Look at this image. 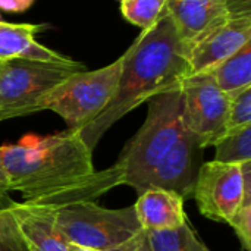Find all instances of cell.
Returning a JSON list of instances; mask_svg holds the SVG:
<instances>
[{
    "mask_svg": "<svg viewBox=\"0 0 251 251\" xmlns=\"http://www.w3.org/2000/svg\"><path fill=\"white\" fill-rule=\"evenodd\" d=\"M10 187H9V181L6 176V172L3 169L1 160H0V209H7L13 200L10 199Z\"/></svg>",
    "mask_w": 251,
    "mask_h": 251,
    "instance_id": "24",
    "label": "cell"
},
{
    "mask_svg": "<svg viewBox=\"0 0 251 251\" xmlns=\"http://www.w3.org/2000/svg\"><path fill=\"white\" fill-rule=\"evenodd\" d=\"M38 24H9L0 21V62L31 59L41 62H68L69 57L40 44L35 35L43 29Z\"/></svg>",
    "mask_w": 251,
    "mask_h": 251,
    "instance_id": "14",
    "label": "cell"
},
{
    "mask_svg": "<svg viewBox=\"0 0 251 251\" xmlns=\"http://www.w3.org/2000/svg\"><path fill=\"white\" fill-rule=\"evenodd\" d=\"M0 160L10 191L21 193L24 203L53 210L94 201L124 184L116 163L94 171L93 150L75 129L28 134L15 144L0 146Z\"/></svg>",
    "mask_w": 251,
    "mask_h": 251,
    "instance_id": "1",
    "label": "cell"
},
{
    "mask_svg": "<svg viewBox=\"0 0 251 251\" xmlns=\"http://www.w3.org/2000/svg\"><path fill=\"white\" fill-rule=\"evenodd\" d=\"M66 251H99V250H94V249H88V247H82V246H78V244L68 243V249H66Z\"/></svg>",
    "mask_w": 251,
    "mask_h": 251,
    "instance_id": "27",
    "label": "cell"
},
{
    "mask_svg": "<svg viewBox=\"0 0 251 251\" xmlns=\"http://www.w3.org/2000/svg\"><path fill=\"white\" fill-rule=\"evenodd\" d=\"M134 210L140 226L146 232L176 229L188 219L184 210V199L174 191L147 188L140 193Z\"/></svg>",
    "mask_w": 251,
    "mask_h": 251,
    "instance_id": "13",
    "label": "cell"
},
{
    "mask_svg": "<svg viewBox=\"0 0 251 251\" xmlns=\"http://www.w3.org/2000/svg\"><path fill=\"white\" fill-rule=\"evenodd\" d=\"M229 96V106L225 124V134L251 126V87L234 91Z\"/></svg>",
    "mask_w": 251,
    "mask_h": 251,
    "instance_id": "19",
    "label": "cell"
},
{
    "mask_svg": "<svg viewBox=\"0 0 251 251\" xmlns=\"http://www.w3.org/2000/svg\"><path fill=\"white\" fill-rule=\"evenodd\" d=\"M251 43L250 18H229L204 37L188 54L190 75L206 74Z\"/></svg>",
    "mask_w": 251,
    "mask_h": 251,
    "instance_id": "11",
    "label": "cell"
},
{
    "mask_svg": "<svg viewBox=\"0 0 251 251\" xmlns=\"http://www.w3.org/2000/svg\"><path fill=\"white\" fill-rule=\"evenodd\" d=\"M0 251H28L21 237L0 240Z\"/></svg>",
    "mask_w": 251,
    "mask_h": 251,
    "instance_id": "26",
    "label": "cell"
},
{
    "mask_svg": "<svg viewBox=\"0 0 251 251\" xmlns=\"http://www.w3.org/2000/svg\"><path fill=\"white\" fill-rule=\"evenodd\" d=\"M153 251H210L196 235L188 221L176 229L147 232Z\"/></svg>",
    "mask_w": 251,
    "mask_h": 251,
    "instance_id": "16",
    "label": "cell"
},
{
    "mask_svg": "<svg viewBox=\"0 0 251 251\" xmlns=\"http://www.w3.org/2000/svg\"><path fill=\"white\" fill-rule=\"evenodd\" d=\"M9 209L28 251H66L68 241L56 225L53 209L16 201Z\"/></svg>",
    "mask_w": 251,
    "mask_h": 251,
    "instance_id": "12",
    "label": "cell"
},
{
    "mask_svg": "<svg viewBox=\"0 0 251 251\" xmlns=\"http://www.w3.org/2000/svg\"><path fill=\"white\" fill-rule=\"evenodd\" d=\"M118 1H124V0H118Z\"/></svg>",
    "mask_w": 251,
    "mask_h": 251,
    "instance_id": "28",
    "label": "cell"
},
{
    "mask_svg": "<svg viewBox=\"0 0 251 251\" xmlns=\"http://www.w3.org/2000/svg\"><path fill=\"white\" fill-rule=\"evenodd\" d=\"M206 74L226 94L251 87V43Z\"/></svg>",
    "mask_w": 251,
    "mask_h": 251,
    "instance_id": "15",
    "label": "cell"
},
{
    "mask_svg": "<svg viewBox=\"0 0 251 251\" xmlns=\"http://www.w3.org/2000/svg\"><path fill=\"white\" fill-rule=\"evenodd\" d=\"M121 13L132 25L147 29L166 13V0H124Z\"/></svg>",
    "mask_w": 251,
    "mask_h": 251,
    "instance_id": "18",
    "label": "cell"
},
{
    "mask_svg": "<svg viewBox=\"0 0 251 251\" xmlns=\"http://www.w3.org/2000/svg\"><path fill=\"white\" fill-rule=\"evenodd\" d=\"M113 251H153V249H151V244L149 241L147 232L141 231L134 238H131L124 246H121L119 249Z\"/></svg>",
    "mask_w": 251,
    "mask_h": 251,
    "instance_id": "23",
    "label": "cell"
},
{
    "mask_svg": "<svg viewBox=\"0 0 251 251\" xmlns=\"http://www.w3.org/2000/svg\"><path fill=\"white\" fill-rule=\"evenodd\" d=\"M215 162L241 165L251 160V126L225 134L215 143Z\"/></svg>",
    "mask_w": 251,
    "mask_h": 251,
    "instance_id": "17",
    "label": "cell"
},
{
    "mask_svg": "<svg viewBox=\"0 0 251 251\" xmlns=\"http://www.w3.org/2000/svg\"><path fill=\"white\" fill-rule=\"evenodd\" d=\"M34 0H0V10L7 13H21L31 7Z\"/></svg>",
    "mask_w": 251,
    "mask_h": 251,
    "instance_id": "25",
    "label": "cell"
},
{
    "mask_svg": "<svg viewBox=\"0 0 251 251\" xmlns=\"http://www.w3.org/2000/svg\"><path fill=\"white\" fill-rule=\"evenodd\" d=\"M85 66L75 62L12 59L0 66V122L37 112V103L57 84Z\"/></svg>",
    "mask_w": 251,
    "mask_h": 251,
    "instance_id": "6",
    "label": "cell"
},
{
    "mask_svg": "<svg viewBox=\"0 0 251 251\" xmlns=\"http://www.w3.org/2000/svg\"><path fill=\"white\" fill-rule=\"evenodd\" d=\"M56 225L68 243L99 251H113L141 232L134 206L106 209L94 201L54 210Z\"/></svg>",
    "mask_w": 251,
    "mask_h": 251,
    "instance_id": "5",
    "label": "cell"
},
{
    "mask_svg": "<svg viewBox=\"0 0 251 251\" xmlns=\"http://www.w3.org/2000/svg\"><path fill=\"white\" fill-rule=\"evenodd\" d=\"M249 194L251 160L241 165L212 160L197 171L193 197L200 213L213 222L229 224Z\"/></svg>",
    "mask_w": 251,
    "mask_h": 251,
    "instance_id": "7",
    "label": "cell"
},
{
    "mask_svg": "<svg viewBox=\"0 0 251 251\" xmlns=\"http://www.w3.org/2000/svg\"><path fill=\"white\" fill-rule=\"evenodd\" d=\"M228 225L234 228L244 250L251 251V194L246 196L238 212Z\"/></svg>",
    "mask_w": 251,
    "mask_h": 251,
    "instance_id": "20",
    "label": "cell"
},
{
    "mask_svg": "<svg viewBox=\"0 0 251 251\" xmlns=\"http://www.w3.org/2000/svg\"><path fill=\"white\" fill-rule=\"evenodd\" d=\"M176 35L187 53L229 18L225 0H166Z\"/></svg>",
    "mask_w": 251,
    "mask_h": 251,
    "instance_id": "9",
    "label": "cell"
},
{
    "mask_svg": "<svg viewBox=\"0 0 251 251\" xmlns=\"http://www.w3.org/2000/svg\"><path fill=\"white\" fill-rule=\"evenodd\" d=\"M149 112L143 126L126 143L115 162L124 176V185L138 194L156 165L187 132L182 122L181 85L159 93L147 100Z\"/></svg>",
    "mask_w": 251,
    "mask_h": 251,
    "instance_id": "3",
    "label": "cell"
},
{
    "mask_svg": "<svg viewBox=\"0 0 251 251\" xmlns=\"http://www.w3.org/2000/svg\"><path fill=\"white\" fill-rule=\"evenodd\" d=\"M182 122L200 149L215 146L225 135L229 96L209 74H196L182 79Z\"/></svg>",
    "mask_w": 251,
    "mask_h": 251,
    "instance_id": "8",
    "label": "cell"
},
{
    "mask_svg": "<svg viewBox=\"0 0 251 251\" xmlns=\"http://www.w3.org/2000/svg\"><path fill=\"white\" fill-rule=\"evenodd\" d=\"M21 237L10 209H0V240Z\"/></svg>",
    "mask_w": 251,
    "mask_h": 251,
    "instance_id": "21",
    "label": "cell"
},
{
    "mask_svg": "<svg viewBox=\"0 0 251 251\" xmlns=\"http://www.w3.org/2000/svg\"><path fill=\"white\" fill-rule=\"evenodd\" d=\"M1 63H3V62H0V66H1Z\"/></svg>",
    "mask_w": 251,
    "mask_h": 251,
    "instance_id": "29",
    "label": "cell"
},
{
    "mask_svg": "<svg viewBox=\"0 0 251 251\" xmlns=\"http://www.w3.org/2000/svg\"><path fill=\"white\" fill-rule=\"evenodd\" d=\"M228 18H250L251 0H225Z\"/></svg>",
    "mask_w": 251,
    "mask_h": 251,
    "instance_id": "22",
    "label": "cell"
},
{
    "mask_svg": "<svg viewBox=\"0 0 251 251\" xmlns=\"http://www.w3.org/2000/svg\"><path fill=\"white\" fill-rule=\"evenodd\" d=\"M190 76L188 56L168 12L141 34L122 54L116 91L106 109L79 129L93 150L106 131L150 97L181 85Z\"/></svg>",
    "mask_w": 251,
    "mask_h": 251,
    "instance_id": "2",
    "label": "cell"
},
{
    "mask_svg": "<svg viewBox=\"0 0 251 251\" xmlns=\"http://www.w3.org/2000/svg\"><path fill=\"white\" fill-rule=\"evenodd\" d=\"M122 68V56L94 71H78L51 88L37 103V112L51 110L79 131L97 118L112 100Z\"/></svg>",
    "mask_w": 251,
    "mask_h": 251,
    "instance_id": "4",
    "label": "cell"
},
{
    "mask_svg": "<svg viewBox=\"0 0 251 251\" xmlns=\"http://www.w3.org/2000/svg\"><path fill=\"white\" fill-rule=\"evenodd\" d=\"M197 150L200 147L196 138L187 131L151 171L143 185V191L147 188H162L176 193L184 200L191 199L197 176Z\"/></svg>",
    "mask_w": 251,
    "mask_h": 251,
    "instance_id": "10",
    "label": "cell"
}]
</instances>
